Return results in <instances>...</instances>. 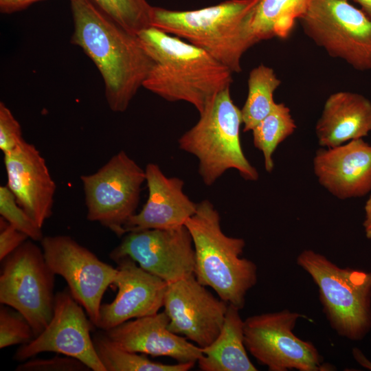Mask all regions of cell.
Wrapping results in <instances>:
<instances>
[{"label":"cell","mask_w":371,"mask_h":371,"mask_svg":"<svg viewBox=\"0 0 371 371\" xmlns=\"http://www.w3.org/2000/svg\"><path fill=\"white\" fill-rule=\"evenodd\" d=\"M25 139L20 124L11 111L0 102V149L3 154L11 152Z\"/></svg>","instance_id":"obj_30"},{"label":"cell","mask_w":371,"mask_h":371,"mask_svg":"<svg viewBox=\"0 0 371 371\" xmlns=\"http://www.w3.org/2000/svg\"><path fill=\"white\" fill-rule=\"evenodd\" d=\"M371 132V101L351 91H337L326 99L315 126L319 144L337 146Z\"/></svg>","instance_id":"obj_20"},{"label":"cell","mask_w":371,"mask_h":371,"mask_svg":"<svg viewBox=\"0 0 371 371\" xmlns=\"http://www.w3.org/2000/svg\"><path fill=\"white\" fill-rule=\"evenodd\" d=\"M17 371H88L91 370L80 360L67 355L49 359H29L19 364Z\"/></svg>","instance_id":"obj_29"},{"label":"cell","mask_w":371,"mask_h":371,"mask_svg":"<svg viewBox=\"0 0 371 371\" xmlns=\"http://www.w3.org/2000/svg\"><path fill=\"white\" fill-rule=\"evenodd\" d=\"M148 196L141 211L134 214L124 225L125 234L150 229H171L185 225L196 211L197 203L183 191L184 182L168 177L159 166L149 163L145 168Z\"/></svg>","instance_id":"obj_19"},{"label":"cell","mask_w":371,"mask_h":371,"mask_svg":"<svg viewBox=\"0 0 371 371\" xmlns=\"http://www.w3.org/2000/svg\"><path fill=\"white\" fill-rule=\"evenodd\" d=\"M197 122L179 139L181 150L199 160V173L210 186L227 170H236L247 181L259 173L245 157L240 142L241 110L227 88L216 95L199 113Z\"/></svg>","instance_id":"obj_5"},{"label":"cell","mask_w":371,"mask_h":371,"mask_svg":"<svg viewBox=\"0 0 371 371\" xmlns=\"http://www.w3.org/2000/svg\"><path fill=\"white\" fill-rule=\"evenodd\" d=\"M154 65L143 87L169 102L191 104L201 113L230 88L233 72L203 49L150 26L137 34Z\"/></svg>","instance_id":"obj_2"},{"label":"cell","mask_w":371,"mask_h":371,"mask_svg":"<svg viewBox=\"0 0 371 371\" xmlns=\"http://www.w3.org/2000/svg\"><path fill=\"white\" fill-rule=\"evenodd\" d=\"M311 0H258L250 14V27L261 41L286 38L296 20L306 11Z\"/></svg>","instance_id":"obj_22"},{"label":"cell","mask_w":371,"mask_h":371,"mask_svg":"<svg viewBox=\"0 0 371 371\" xmlns=\"http://www.w3.org/2000/svg\"><path fill=\"white\" fill-rule=\"evenodd\" d=\"M35 337L28 321L17 311L5 306L0 308V348L25 344Z\"/></svg>","instance_id":"obj_28"},{"label":"cell","mask_w":371,"mask_h":371,"mask_svg":"<svg viewBox=\"0 0 371 371\" xmlns=\"http://www.w3.org/2000/svg\"><path fill=\"white\" fill-rule=\"evenodd\" d=\"M185 226L193 242L196 280L228 304L242 309L247 292L258 281L256 265L241 257L245 240L223 232L220 214L207 199L197 203Z\"/></svg>","instance_id":"obj_4"},{"label":"cell","mask_w":371,"mask_h":371,"mask_svg":"<svg viewBox=\"0 0 371 371\" xmlns=\"http://www.w3.org/2000/svg\"><path fill=\"white\" fill-rule=\"evenodd\" d=\"M118 264L113 285L117 288L115 299L102 304L98 328L104 331L125 322L159 312L163 307L167 283L124 257Z\"/></svg>","instance_id":"obj_15"},{"label":"cell","mask_w":371,"mask_h":371,"mask_svg":"<svg viewBox=\"0 0 371 371\" xmlns=\"http://www.w3.org/2000/svg\"><path fill=\"white\" fill-rule=\"evenodd\" d=\"M74 22L71 43L99 70L110 109L124 112L148 76L153 60L133 34L102 12L91 0H70Z\"/></svg>","instance_id":"obj_1"},{"label":"cell","mask_w":371,"mask_h":371,"mask_svg":"<svg viewBox=\"0 0 371 371\" xmlns=\"http://www.w3.org/2000/svg\"><path fill=\"white\" fill-rule=\"evenodd\" d=\"M228 305L210 292L193 273L167 284L163 307L170 331L205 348L218 336Z\"/></svg>","instance_id":"obj_14"},{"label":"cell","mask_w":371,"mask_h":371,"mask_svg":"<svg viewBox=\"0 0 371 371\" xmlns=\"http://www.w3.org/2000/svg\"><path fill=\"white\" fill-rule=\"evenodd\" d=\"M40 1L43 0H0V11L3 14H12Z\"/></svg>","instance_id":"obj_32"},{"label":"cell","mask_w":371,"mask_h":371,"mask_svg":"<svg viewBox=\"0 0 371 371\" xmlns=\"http://www.w3.org/2000/svg\"><path fill=\"white\" fill-rule=\"evenodd\" d=\"M313 164L318 182L339 199L371 192V144L363 138L319 148Z\"/></svg>","instance_id":"obj_17"},{"label":"cell","mask_w":371,"mask_h":371,"mask_svg":"<svg viewBox=\"0 0 371 371\" xmlns=\"http://www.w3.org/2000/svg\"><path fill=\"white\" fill-rule=\"evenodd\" d=\"M353 355L355 359L363 367L371 370V362H370L363 353L357 348L353 349Z\"/></svg>","instance_id":"obj_34"},{"label":"cell","mask_w":371,"mask_h":371,"mask_svg":"<svg viewBox=\"0 0 371 371\" xmlns=\"http://www.w3.org/2000/svg\"><path fill=\"white\" fill-rule=\"evenodd\" d=\"M364 212L365 217L363 226L366 237L371 239V192L365 203Z\"/></svg>","instance_id":"obj_33"},{"label":"cell","mask_w":371,"mask_h":371,"mask_svg":"<svg viewBox=\"0 0 371 371\" xmlns=\"http://www.w3.org/2000/svg\"><path fill=\"white\" fill-rule=\"evenodd\" d=\"M41 245L50 269L65 279L73 297L97 326L103 295L113 285L117 268L102 261L69 236H44Z\"/></svg>","instance_id":"obj_11"},{"label":"cell","mask_w":371,"mask_h":371,"mask_svg":"<svg viewBox=\"0 0 371 371\" xmlns=\"http://www.w3.org/2000/svg\"><path fill=\"white\" fill-rule=\"evenodd\" d=\"M7 186L18 203L40 227L52 214L56 186L45 159L32 144L24 140L3 154Z\"/></svg>","instance_id":"obj_16"},{"label":"cell","mask_w":371,"mask_h":371,"mask_svg":"<svg viewBox=\"0 0 371 371\" xmlns=\"http://www.w3.org/2000/svg\"><path fill=\"white\" fill-rule=\"evenodd\" d=\"M359 5L366 14L371 17V0H352Z\"/></svg>","instance_id":"obj_35"},{"label":"cell","mask_w":371,"mask_h":371,"mask_svg":"<svg viewBox=\"0 0 371 371\" xmlns=\"http://www.w3.org/2000/svg\"><path fill=\"white\" fill-rule=\"evenodd\" d=\"M106 15L137 34L151 26L153 7L147 0H91Z\"/></svg>","instance_id":"obj_26"},{"label":"cell","mask_w":371,"mask_h":371,"mask_svg":"<svg viewBox=\"0 0 371 371\" xmlns=\"http://www.w3.org/2000/svg\"><path fill=\"white\" fill-rule=\"evenodd\" d=\"M80 179L87 219L99 223L117 236H124V225L139 204L145 170L122 150L97 172L82 175Z\"/></svg>","instance_id":"obj_9"},{"label":"cell","mask_w":371,"mask_h":371,"mask_svg":"<svg viewBox=\"0 0 371 371\" xmlns=\"http://www.w3.org/2000/svg\"><path fill=\"white\" fill-rule=\"evenodd\" d=\"M280 84L272 68L260 64L251 69L247 97L240 109L244 132L251 131L271 111L276 103L273 94Z\"/></svg>","instance_id":"obj_23"},{"label":"cell","mask_w":371,"mask_h":371,"mask_svg":"<svg viewBox=\"0 0 371 371\" xmlns=\"http://www.w3.org/2000/svg\"><path fill=\"white\" fill-rule=\"evenodd\" d=\"M29 237L9 223L3 218L0 219V260L7 256L24 243Z\"/></svg>","instance_id":"obj_31"},{"label":"cell","mask_w":371,"mask_h":371,"mask_svg":"<svg viewBox=\"0 0 371 371\" xmlns=\"http://www.w3.org/2000/svg\"><path fill=\"white\" fill-rule=\"evenodd\" d=\"M169 318L163 311L125 322L105 330L118 347L127 351L168 357L177 363L197 362L202 348L168 329Z\"/></svg>","instance_id":"obj_18"},{"label":"cell","mask_w":371,"mask_h":371,"mask_svg":"<svg viewBox=\"0 0 371 371\" xmlns=\"http://www.w3.org/2000/svg\"><path fill=\"white\" fill-rule=\"evenodd\" d=\"M0 214L31 240L41 242L44 237L42 228L18 203L15 196L7 185L0 186Z\"/></svg>","instance_id":"obj_27"},{"label":"cell","mask_w":371,"mask_h":371,"mask_svg":"<svg viewBox=\"0 0 371 371\" xmlns=\"http://www.w3.org/2000/svg\"><path fill=\"white\" fill-rule=\"evenodd\" d=\"M258 1L227 0L188 11L153 6L151 26L203 49L239 73L243 54L259 42L250 27V14Z\"/></svg>","instance_id":"obj_3"},{"label":"cell","mask_w":371,"mask_h":371,"mask_svg":"<svg viewBox=\"0 0 371 371\" xmlns=\"http://www.w3.org/2000/svg\"><path fill=\"white\" fill-rule=\"evenodd\" d=\"M302 317L284 309L247 317L244 320L247 350L270 371L330 370L313 343L293 333L297 321Z\"/></svg>","instance_id":"obj_10"},{"label":"cell","mask_w":371,"mask_h":371,"mask_svg":"<svg viewBox=\"0 0 371 371\" xmlns=\"http://www.w3.org/2000/svg\"><path fill=\"white\" fill-rule=\"evenodd\" d=\"M299 21L330 56L355 69L371 70V17L348 0H311Z\"/></svg>","instance_id":"obj_8"},{"label":"cell","mask_w":371,"mask_h":371,"mask_svg":"<svg viewBox=\"0 0 371 371\" xmlns=\"http://www.w3.org/2000/svg\"><path fill=\"white\" fill-rule=\"evenodd\" d=\"M2 261L0 302L23 315L36 337L46 328L54 313L56 274L46 262L42 248L31 239Z\"/></svg>","instance_id":"obj_7"},{"label":"cell","mask_w":371,"mask_h":371,"mask_svg":"<svg viewBox=\"0 0 371 371\" xmlns=\"http://www.w3.org/2000/svg\"><path fill=\"white\" fill-rule=\"evenodd\" d=\"M98 356L106 371H188L195 362L164 364L116 346L104 333L93 337Z\"/></svg>","instance_id":"obj_24"},{"label":"cell","mask_w":371,"mask_h":371,"mask_svg":"<svg viewBox=\"0 0 371 371\" xmlns=\"http://www.w3.org/2000/svg\"><path fill=\"white\" fill-rule=\"evenodd\" d=\"M93 326L85 310L69 291H59L55 295L54 313L48 325L32 341L19 348L14 359L25 361L40 353L53 352L76 358L91 370L106 371L91 337Z\"/></svg>","instance_id":"obj_13"},{"label":"cell","mask_w":371,"mask_h":371,"mask_svg":"<svg viewBox=\"0 0 371 371\" xmlns=\"http://www.w3.org/2000/svg\"><path fill=\"white\" fill-rule=\"evenodd\" d=\"M295 128L290 109L283 103H276L271 111L251 130L254 145L262 153L268 172L274 167L273 155L276 149Z\"/></svg>","instance_id":"obj_25"},{"label":"cell","mask_w":371,"mask_h":371,"mask_svg":"<svg viewBox=\"0 0 371 371\" xmlns=\"http://www.w3.org/2000/svg\"><path fill=\"white\" fill-rule=\"evenodd\" d=\"M114 261L128 257L167 284L194 273L195 254L185 225L130 232L111 252Z\"/></svg>","instance_id":"obj_12"},{"label":"cell","mask_w":371,"mask_h":371,"mask_svg":"<svg viewBox=\"0 0 371 371\" xmlns=\"http://www.w3.org/2000/svg\"><path fill=\"white\" fill-rule=\"evenodd\" d=\"M238 307L229 304L225 322L217 338L201 348L198 360L202 371H256L250 361L244 341V320Z\"/></svg>","instance_id":"obj_21"},{"label":"cell","mask_w":371,"mask_h":371,"mask_svg":"<svg viewBox=\"0 0 371 371\" xmlns=\"http://www.w3.org/2000/svg\"><path fill=\"white\" fill-rule=\"evenodd\" d=\"M296 262L316 284L324 311L341 337L361 339L371 328V271L341 268L312 249Z\"/></svg>","instance_id":"obj_6"}]
</instances>
